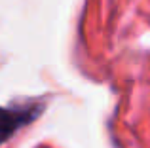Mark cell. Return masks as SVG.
I'll use <instances>...</instances> for the list:
<instances>
[{"instance_id": "6da1fadb", "label": "cell", "mask_w": 150, "mask_h": 148, "mask_svg": "<svg viewBox=\"0 0 150 148\" xmlns=\"http://www.w3.org/2000/svg\"><path fill=\"white\" fill-rule=\"evenodd\" d=\"M27 122H30V114H27V112H15V110H8V108H0V142L8 141Z\"/></svg>"}]
</instances>
